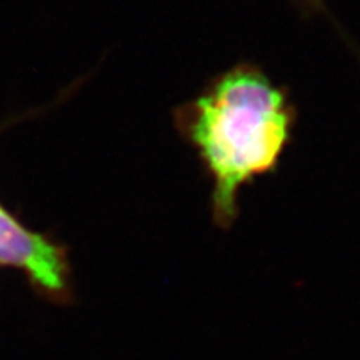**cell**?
Segmentation results:
<instances>
[{"mask_svg":"<svg viewBox=\"0 0 360 360\" xmlns=\"http://www.w3.org/2000/svg\"><path fill=\"white\" fill-rule=\"evenodd\" d=\"M297 119L294 103L254 64L233 65L174 112L175 127L197 150L212 180V219L229 229L238 217V192L274 172Z\"/></svg>","mask_w":360,"mask_h":360,"instance_id":"obj_1","label":"cell"},{"mask_svg":"<svg viewBox=\"0 0 360 360\" xmlns=\"http://www.w3.org/2000/svg\"><path fill=\"white\" fill-rule=\"evenodd\" d=\"M0 264L19 267L40 290L64 295L70 267L65 250L39 233L27 231L0 207Z\"/></svg>","mask_w":360,"mask_h":360,"instance_id":"obj_2","label":"cell"},{"mask_svg":"<svg viewBox=\"0 0 360 360\" xmlns=\"http://www.w3.org/2000/svg\"><path fill=\"white\" fill-rule=\"evenodd\" d=\"M295 2L299 4L304 11H309V12H322L323 11L322 0H295Z\"/></svg>","mask_w":360,"mask_h":360,"instance_id":"obj_3","label":"cell"}]
</instances>
